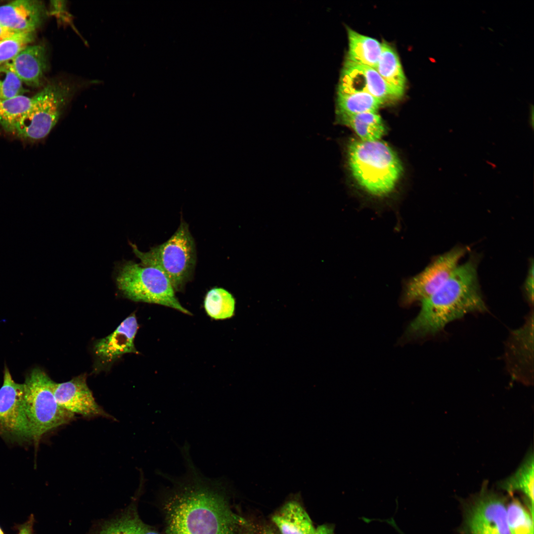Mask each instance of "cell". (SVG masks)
Here are the masks:
<instances>
[{
    "label": "cell",
    "instance_id": "cell-1",
    "mask_svg": "<svg viewBox=\"0 0 534 534\" xmlns=\"http://www.w3.org/2000/svg\"><path fill=\"white\" fill-rule=\"evenodd\" d=\"M180 452L186 471L168 477L173 486L162 504L167 534H238L247 523L231 508L224 482L204 476L189 449Z\"/></svg>",
    "mask_w": 534,
    "mask_h": 534
},
{
    "label": "cell",
    "instance_id": "cell-2",
    "mask_svg": "<svg viewBox=\"0 0 534 534\" xmlns=\"http://www.w3.org/2000/svg\"><path fill=\"white\" fill-rule=\"evenodd\" d=\"M421 303L420 312L408 327L409 333L418 336L435 334L469 313L485 311L477 262L470 259L459 264L445 282Z\"/></svg>",
    "mask_w": 534,
    "mask_h": 534
},
{
    "label": "cell",
    "instance_id": "cell-3",
    "mask_svg": "<svg viewBox=\"0 0 534 534\" xmlns=\"http://www.w3.org/2000/svg\"><path fill=\"white\" fill-rule=\"evenodd\" d=\"M348 150L353 176L363 189L377 197L387 195L394 189L402 167L388 144L380 140H354Z\"/></svg>",
    "mask_w": 534,
    "mask_h": 534
},
{
    "label": "cell",
    "instance_id": "cell-4",
    "mask_svg": "<svg viewBox=\"0 0 534 534\" xmlns=\"http://www.w3.org/2000/svg\"><path fill=\"white\" fill-rule=\"evenodd\" d=\"M80 88L79 83L65 78L48 85L33 96L29 110L6 131L25 139L44 138Z\"/></svg>",
    "mask_w": 534,
    "mask_h": 534
},
{
    "label": "cell",
    "instance_id": "cell-5",
    "mask_svg": "<svg viewBox=\"0 0 534 534\" xmlns=\"http://www.w3.org/2000/svg\"><path fill=\"white\" fill-rule=\"evenodd\" d=\"M130 244L140 263L161 270L175 291L182 290L192 277L196 262L195 244L189 226L182 219L168 240L147 252L140 251L134 244Z\"/></svg>",
    "mask_w": 534,
    "mask_h": 534
},
{
    "label": "cell",
    "instance_id": "cell-6",
    "mask_svg": "<svg viewBox=\"0 0 534 534\" xmlns=\"http://www.w3.org/2000/svg\"><path fill=\"white\" fill-rule=\"evenodd\" d=\"M55 384L40 368L33 369L23 383L25 407L35 445L44 434L75 419V415L58 404Z\"/></svg>",
    "mask_w": 534,
    "mask_h": 534
},
{
    "label": "cell",
    "instance_id": "cell-7",
    "mask_svg": "<svg viewBox=\"0 0 534 534\" xmlns=\"http://www.w3.org/2000/svg\"><path fill=\"white\" fill-rule=\"evenodd\" d=\"M115 280L118 289L132 301L156 304L191 314L179 302L169 279L155 267L125 261L118 266Z\"/></svg>",
    "mask_w": 534,
    "mask_h": 534
},
{
    "label": "cell",
    "instance_id": "cell-8",
    "mask_svg": "<svg viewBox=\"0 0 534 534\" xmlns=\"http://www.w3.org/2000/svg\"><path fill=\"white\" fill-rule=\"evenodd\" d=\"M506 509L505 499L489 490L485 483L465 509L463 521L465 534H510Z\"/></svg>",
    "mask_w": 534,
    "mask_h": 534
},
{
    "label": "cell",
    "instance_id": "cell-9",
    "mask_svg": "<svg viewBox=\"0 0 534 534\" xmlns=\"http://www.w3.org/2000/svg\"><path fill=\"white\" fill-rule=\"evenodd\" d=\"M468 250L457 246L440 255L421 272L405 283L402 296L405 305L428 298L449 278Z\"/></svg>",
    "mask_w": 534,
    "mask_h": 534
},
{
    "label": "cell",
    "instance_id": "cell-10",
    "mask_svg": "<svg viewBox=\"0 0 534 534\" xmlns=\"http://www.w3.org/2000/svg\"><path fill=\"white\" fill-rule=\"evenodd\" d=\"M0 435L16 441L32 440L23 384L15 382L6 367L0 388Z\"/></svg>",
    "mask_w": 534,
    "mask_h": 534
},
{
    "label": "cell",
    "instance_id": "cell-11",
    "mask_svg": "<svg viewBox=\"0 0 534 534\" xmlns=\"http://www.w3.org/2000/svg\"><path fill=\"white\" fill-rule=\"evenodd\" d=\"M338 92H366L383 103L398 98L375 69L348 60L342 71Z\"/></svg>",
    "mask_w": 534,
    "mask_h": 534
},
{
    "label": "cell",
    "instance_id": "cell-12",
    "mask_svg": "<svg viewBox=\"0 0 534 534\" xmlns=\"http://www.w3.org/2000/svg\"><path fill=\"white\" fill-rule=\"evenodd\" d=\"M532 312L523 326L513 331L506 346V360L514 379L533 380L534 314Z\"/></svg>",
    "mask_w": 534,
    "mask_h": 534
},
{
    "label": "cell",
    "instance_id": "cell-13",
    "mask_svg": "<svg viewBox=\"0 0 534 534\" xmlns=\"http://www.w3.org/2000/svg\"><path fill=\"white\" fill-rule=\"evenodd\" d=\"M54 395L58 404L74 415L112 417L95 401L85 376L80 375L68 381L55 383Z\"/></svg>",
    "mask_w": 534,
    "mask_h": 534
},
{
    "label": "cell",
    "instance_id": "cell-14",
    "mask_svg": "<svg viewBox=\"0 0 534 534\" xmlns=\"http://www.w3.org/2000/svg\"><path fill=\"white\" fill-rule=\"evenodd\" d=\"M46 14L41 1L16 0L0 6V23L18 32H36Z\"/></svg>",
    "mask_w": 534,
    "mask_h": 534
},
{
    "label": "cell",
    "instance_id": "cell-15",
    "mask_svg": "<svg viewBox=\"0 0 534 534\" xmlns=\"http://www.w3.org/2000/svg\"><path fill=\"white\" fill-rule=\"evenodd\" d=\"M138 325L134 313L125 318L111 334L96 342L95 354L102 360L110 362L128 353L138 354L134 338Z\"/></svg>",
    "mask_w": 534,
    "mask_h": 534
},
{
    "label": "cell",
    "instance_id": "cell-16",
    "mask_svg": "<svg viewBox=\"0 0 534 534\" xmlns=\"http://www.w3.org/2000/svg\"><path fill=\"white\" fill-rule=\"evenodd\" d=\"M7 62L23 84L37 88L47 70L46 50L43 45H28Z\"/></svg>",
    "mask_w": 534,
    "mask_h": 534
},
{
    "label": "cell",
    "instance_id": "cell-17",
    "mask_svg": "<svg viewBox=\"0 0 534 534\" xmlns=\"http://www.w3.org/2000/svg\"><path fill=\"white\" fill-rule=\"evenodd\" d=\"M272 520L280 534H314L315 531L308 512L295 500L285 503Z\"/></svg>",
    "mask_w": 534,
    "mask_h": 534
},
{
    "label": "cell",
    "instance_id": "cell-18",
    "mask_svg": "<svg viewBox=\"0 0 534 534\" xmlns=\"http://www.w3.org/2000/svg\"><path fill=\"white\" fill-rule=\"evenodd\" d=\"M534 453L528 451L522 462L515 472L498 484V487L512 496L521 492L528 502V507L534 514Z\"/></svg>",
    "mask_w": 534,
    "mask_h": 534
},
{
    "label": "cell",
    "instance_id": "cell-19",
    "mask_svg": "<svg viewBox=\"0 0 534 534\" xmlns=\"http://www.w3.org/2000/svg\"><path fill=\"white\" fill-rule=\"evenodd\" d=\"M348 60L375 68L382 51V44L377 40L348 29Z\"/></svg>",
    "mask_w": 534,
    "mask_h": 534
},
{
    "label": "cell",
    "instance_id": "cell-20",
    "mask_svg": "<svg viewBox=\"0 0 534 534\" xmlns=\"http://www.w3.org/2000/svg\"><path fill=\"white\" fill-rule=\"evenodd\" d=\"M382 51L375 68L390 89L400 98L405 85V77L399 58L393 48L382 43Z\"/></svg>",
    "mask_w": 534,
    "mask_h": 534
},
{
    "label": "cell",
    "instance_id": "cell-21",
    "mask_svg": "<svg viewBox=\"0 0 534 534\" xmlns=\"http://www.w3.org/2000/svg\"><path fill=\"white\" fill-rule=\"evenodd\" d=\"M139 494L120 513L97 523L88 534H138L136 520Z\"/></svg>",
    "mask_w": 534,
    "mask_h": 534
},
{
    "label": "cell",
    "instance_id": "cell-22",
    "mask_svg": "<svg viewBox=\"0 0 534 534\" xmlns=\"http://www.w3.org/2000/svg\"><path fill=\"white\" fill-rule=\"evenodd\" d=\"M337 120L351 128L363 141L380 140L385 131L381 117L375 112L338 115Z\"/></svg>",
    "mask_w": 534,
    "mask_h": 534
},
{
    "label": "cell",
    "instance_id": "cell-23",
    "mask_svg": "<svg viewBox=\"0 0 534 534\" xmlns=\"http://www.w3.org/2000/svg\"><path fill=\"white\" fill-rule=\"evenodd\" d=\"M383 103L382 101L368 93L338 92L336 114L338 116L376 112Z\"/></svg>",
    "mask_w": 534,
    "mask_h": 534
},
{
    "label": "cell",
    "instance_id": "cell-24",
    "mask_svg": "<svg viewBox=\"0 0 534 534\" xmlns=\"http://www.w3.org/2000/svg\"><path fill=\"white\" fill-rule=\"evenodd\" d=\"M205 310L211 318L219 320L232 317L235 309V300L225 289L216 287L207 293L204 302Z\"/></svg>",
    "mask_w": 534,
    "mask_h": 534
},
{
    "label": "cell",
    "instance_id": "cell-25",
    "mask_svg": "<svg viewBox=\"0 0 534 534\" xmlns=\"http://www.w3.org/2000/svg\"><path fill=\"white\" fill-rule=\"evenodd\" d=\"M506 516L510 534H534V514L519 499L507 505Z\"/></svg>",
    "mask_w": 534,
    "mask_h": 534
},
{
    "label": "cell",
    "instance_id": "cell-26",
    "mask_svg": "<svg viewBox=\"0 0 534 534\" xmlns=\"http://www.w3.org/2000/svg\"><path fill=\"white\" fill-rule=\"evenodd\" d=\"M33 100L25 95L0 99V125L7 130L29 110Z\"/></svg>",
    "mask_w": 534,
    "mask_h": 534
},
{
    "label": "cell",
    "instance_id": "cell-27",
    "mask_svg": "<svg viewBox=\"0 0 534 534\" xmlns=\"http://www.w3.org/2000/svg\"><path fill=\"white\" fill-rule=\"evenodd\" d=\"M35 32H19L0 41V66L15 57L32 42Z\"/></svg>",
    "mask_w": 534,
    "mask_h": 534
},
{
    "label": "cell",
    "instance_id": "cell-28",
    "mask_svg": "<svg viewBox=\"0 0 534 534\" xmlns=\"http://www.w3.org/2000/svg\"><path fill=\"white\" fill-rule=\"evenodd\" d=\"M23 84L8 62L0 66V99L24 95Z\"/></svg>",
    "mask_w": 534,
    "mask_h": 534
},
{
    "label": "cell",
    "instance_id": "cell-29",
    "mask_svg": "<svg viewBox=\"0 0 534 534\" xmlns=\"http://www.w3.org/2000/svg\"><path fill=\"white\" fill-rule=\"evenodd\" d=\"M534 262L530 264L527 277L524 283V292L527 301L531 305L534 302Z\"/></svg>",
    "mask_w": 534,
    "mask_h": 534
},
{
    "label": "cell",
    "instance_id": "cell-30",
    "mask_svg": "<svg viewBox=\"0 0 534 534\" xmlns=\"http://www.w3.org/2000/svg\"><path fill=\"white\" fill-rule=\"evenodd\" d=\"M35 522L34 516L31 514L24 523L15 525L13 528L17 531V534H35L34 530Z\"/></svg>",
    "mask_w": 534,
    "mask_h": 534
},
{
    "label": "cell",
    "instance_id": "cell-31",
    "mask_svg": "<svg viewBox=\"0 0 534 534\" xmlns=\"http://www.w3.org/2000/svg\"><path fill=\"white\" fill-rule=\"evenodd\" d=\"M136 526L138 534H161L143 522L139 515L136 520Z\"/></svg>",
    "mask_w": 534,
    "mask_h": 534
},
{
    "label": "cell",
    "instance_id": "cell-32",
    "mask_svg": "<svg viewBox=\"0 0 534 534\" xmlns=\"http://www.w3.org/2000/svg\"><path fill=\"white\" fill-rule=\"evenodd\" d=\"M18 32L11 30L0 23V41L9 38Z\"/></svg>",
    "mask_w": 534,
    "mask_h": 534
},
{
    "label": "cell",
    "instance_id": "cell-33",
    "mask_svg": "<svg viewBox=\"0 0 534 534\" xmlns=\"http://www.w3.org/2000/svg\"><path fill=\"white\" fill-rule=\"evenodd\" d=\"M314 534H334V529L328 524H323L315 528Z\"/></svg>",
    "mask_w": 534,
    "mask_h": 534
},
{
    "label": "cell",
    "instance_id": "cell-34",
    "mask_svg": "<svg viewBox=\"0 0 534 534\" xmlns=\"http://www.w3.org/2000/svg\"><path fill=\"white\" fill-rule=\"evenodd\" d=\"M242 534H274L268 529H261L257 530H248L243 532Z\"/></svg>",
    "mask_w": 534,
    "mask_h": 534
},
{
    "label": "cell",
    "instance_id": "cell-35",
    "mask_svg": "<svg viewBox=\"0 0 534 534\" xmlns=\"http://www.w3.org/2000/svg\"><path fill=\"white\" fill-rule=\"evenodd\" d=\"M529 120H530L529 121L530 125L531 127L532 128H533V127H534V109H533V106H532V107H530Z\"/></svg>",
    "mask_w": 534,
    "mask_h": 534
},
{
    "label": "cell",
    "instance_id": "cell-36",
    "mask_svg": "<svg viewBox=\"0 0 534 534\" xmlns=\"http://www.w3.org/2000/svg\"><path fill=\"white\" fill-rule=\"evenodd\" d=\"M0 534H5L4 532H3V530L1 529V528L0 527Z\"/></svg>",
    "mask_w": 534,
    "mask_h": 534
}]
</instances>
